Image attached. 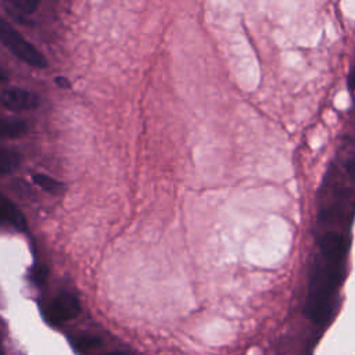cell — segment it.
<instances>
[{
	"mask_svg": "<svg viewBox=\"0 0 355 355\" xmlns=\"http://www.w3.org/2000/svg\"><path fill=\"white\" fill-rule=\"evenodd\" d=\"M3 337H4V326H3V323H1V320H0V344H1V341H3Z\"/></svg>",
	"mask_w": 355,
	"mask_h": 355,
	"instance_id": "cell-15",
	"label": "cell"
},
{
	"mask_svg": "<svg viewBox=\"0 0 355 355\" xmlns=\"http://www.w3.org/2000/svg\"><path fill=\"white\" fill-rule=\"evenodd\" d=\"M348 83H349V87L351 89H355V69L349 73V79H348Z\"/></svg>",
	"mask_w": 355,
	"mask_h": 355,
	"instance_id": "cell-12",
	"label": "cell"
},
{
	"mask_svg": "<svg viewBox=\"0 0 355 355\" xmlns=\"http://www.w3.org/2000/svg\"><path fill=\"white\" fill-rule=\"evenodd\" d=\"M0 42L21 61L36 67L44 68L47 65L46 58L39 50L35 49L14 26H11L6 19L0 17Z\"/></svg>",
	"mask_w": 355,
	"mask_h": 355,
	"instance_id": "cell-2",
	"label": "cell"
},
{
	"mask_svg": "<svg viewBox=\"0 0 355 355\" xmlns=\"http://www.w3.org/2000/svg\"><path fill=\"white\" fill-rule=\"evenodd\" d=\"M0 225H8L17 230H26V219L22 212L0 193Z\"/></svg>",
	"mask_w": 355,
	"mask_h": 355,
	"instance_id": "cell-5",
	"label": "cell"
},
{
	"mask_svg": "<svg viewBox=\"0 0 355 355\" xmlns=\"http://www.w3.org/2000/svg\"><path fill=\"white\" fill-rule=\"evenodd\" d=\"M79 312L80 304L76 295L68 291H62L57 294L49 304L46 318L51 324H60L76 318Z\"/></svg>",
	"mask_w": 355,
	"mask_h": 355,
	"instance_id": "cell-3",
	"label": "cell"
},
{
	"mask_svg": "<svg viewBox=\"0 0 355 355\" xmlns=\"http://www.w3.org/2000/svg\"><path fill=\"white\" fill-rule=\"evenodd\" d=\"M21 162V155L14 148L0 147V176L14 172Z\"/></svg>",
	"mask_w": 355,
	"mask_h": 355,
	"instance_id": "cell-6",
	"label": "cell"
},
{
	"mask_svg": "<svg viewBox=\"0 0 355 355\" xmlns=\"http://www.w3.org/2000/svg\"><path fill=\"white\" fill-rule=\"evenodd\" d=\"M7 78H8L7 72H6L3 68H0V82H6Z\"/></svg>",
	"mask_w": 355,
	"mask_h": 355,
	"instance_id": "cell-13",
	"label": "cell"
},
{
	"mask_svg": "<svg viewBox=\"0 0 355 355\" xmlns=\"http://www.w3.org/2000/svg\"><path fill=\"white\" fill-rule=\"evenodd\" d=\"M33 180H35L36 184H39L43 190H46L49 193H53V194L61 193L62 183L55 180L54 178H50V176H46V175H35Z\"/></svg>",
	"mask_w": 355,
	"mask_h": 355,
	"instance_id": "cell-8",
	"label": "cell"
},
{
	"mask_svg": "<svg viewBox=\"0 0 355 355\" xmlns=\"http://www.w3.org/2000/svg\"><path fill=\"white\" fill-rule=\"evenodd\" d=\"M97 344H100V338L96 337V336H87V334H83L80 337H76L73 340V345L76 349H80V351H87L89 348L92 347H96Z\"/></svg>",
	"mask_w": 355,
	"mask_h": 355,
	"instance_id": "cell-9",
	"label": "cell"
},
{
	"mask_svg": "<svg viewBox=\"0 0 355 355\" xmlns=\"http://www.w3.org/2000/svg\"><path fill=\"white\" fill-rule=\"evenodd\" d=\"M28 125L21 119H0V137L14 139L25 135Z\"/></svg>",
	"mask_w": 355,
	"mask_h": 355,
	"instance_id": "cell-7",
	"label": "cell"
},
{
	"mask_svg": "<svg viewBox=\"0 0 355 355\" xmlns=\"http://www.w3.org/2000/svg\"><path fill=\"white\" fill-rule=\"evenodd\" d=\"M103 355H129L123 351H114V352H107V354H103Z\"/></svg>",
	"mask_w": 355,
	"mask_h": 355,
	"instance_id": "cell-14",
	"label": "cell"
},
{
	"mask_svg": "<svg viewBox=\"0 0 355 355\" xmlns=\"http://www.w3.org/2000/svg\"><path fill=\"white\" fill-rule=\"evenodd\" d=\"M49 270L46 266L40 265V266H36L32 273H31V279L36 283V284H42L44 280H46V276H47Z\"/></svg>",
	"mask_w": 355,
	"mask_h": 355,
	"instance_id": "cell-11",
	"label": "cell"
},
{
	"mask_svg": "<svg viewBox=\"0 0 355 355\" xmlns=\"http://www.w3.org/2000/svg\"><path fill=\"white\" fill-rule=\"evenodd\" d=\"M345 251L347 244L341 234L322 236L305 302V313L315 324L324 326L334 315L338 288L344 280Z\"/></svg>",
	"mask_w": 355,
	"mask_h": 355,
	"instance_id": "cell-1",
	"label": "cell"
},
{
	"mask_svg": "<svg viewBox=\"0 0 355 355\" xmlns=\"http://www.w3.org/2000/svg\"><path fill=\"white\" fill-rule=\"evenodd\" d=\"M1 104L10 111H24L32 110L39 105V97L29 90L19 87H10L1 92L0 94Z\"/></svg>",
	"mask_w": 355,
	"mask_h": 355,
	"instance_id": "cell-4",
	"label": "cell"
},
{
	"mask_svg": "<svg viewBox=\"0 0 355 355\" xmlns=\"http://www.w3.org/2000/svg\"><path fill=\"white\" fill-rule=\"evenodd\" d=\"M10 4L22 12H32L37 7L39 1L37 0H11Z\"/></svg>",
	"mask_w": 355,
	"mask_h": 355,
	"instance_id": "cell-10",
	"label": "cell"
}]
</instances>
